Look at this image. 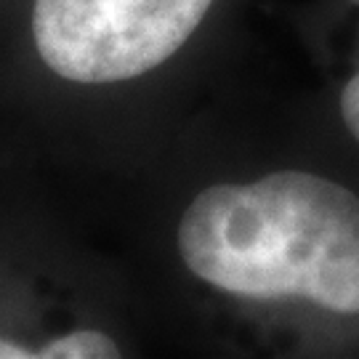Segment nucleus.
I'll list each match as a JSON object with an SVG mask.
<instances>
[{"label":"nucleus","instance_id":"nucleus-1","mask_svg":"<svg viewBox=\"0 0 359 359\" xmlns=\"http://www.w3.org/2000/svg\"><path fill=\"white\" fill-rule=\"evenodd\" d=\"M179 253L224 293L359 314V197L325 176L280 170L208 187L181 216Z\"/></svg>","mask_w":359,"mask_h":359},{"label":"nucleus","instance_id":"nucleus-2","mask_svg":"<svg viewBox=\"0 0 359 359\" xmlns=\"http://www.w3.org/2000/svg\"><path fill=\"white\" fill-rule=\"evenodd\" d=\"M213 0H35L32 40L53 75L104 86L152 72L194 35Z\"/></svg>","mask_w":359,"mask_h":359},{"label":"nucleus","instance_id":"nucleus-3","mask_svg":"<svg viewBox=\"0 0 359 359\" xmlns=\"http://www.w3.org/2000/svg\"><path fill=\"white\" fill-rule=\"evenodd\" d=\"M40 359H96L120 357V346L102 330H72L38 351Z\"/></svg>","mask_w":359,"mask_h":359},{"label":"nucleus","instance_id":"nucleus-4","mask_svg":"<svg viewBox=\"0 0 359 359\" xmlns=\"http://www.w3.org/2000/svg\"><path fill=\"white\" fill-rule=\"evenodd\" d=\"M341 115L351 136L359 142V75H354L346 83V88L341 93Z\"/></svg>","mask_w":359,"mask_h":359},{"label":"nucleus","instance_id":"nucleus-5","mask_svg":"<svg viewBox=\"0 0 359 359\" xmlns=\"http://www.w3.org/2000/svg\"><path fill=\"white\" fill-rule=\"evenodd\" d=\"M38 357V351H27L22 344L8 341V338H0V359H29Z\"/></svg>","mask_w":359,"mask_h":359}]
</instances>
